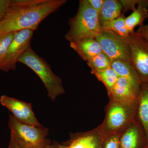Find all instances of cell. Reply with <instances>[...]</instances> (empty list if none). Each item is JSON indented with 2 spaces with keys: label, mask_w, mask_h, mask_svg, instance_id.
Wrapping results in <instances>:
<instances>
[{
  "label": "cell",
  "mask_w": 148,
  "mask_h": 148,
  "mask_svg": "<svg viewBox=\"0 0 148 148\" xmlns=\"http://www.w3.org/2000/svg\"><path fill=\"white\" fill-rule=\"evenodd\" d=\"M66 0H11L0 21V36L21 30L38 29L40 23L58 10Z\"/></svg>",
  "instance_id": "cell-1"
},
{
  "label": "cell",
  "mask_w": 148,
  "mask_h": 148,
  "mask_svg": "<svg viewBox=\"0 0 148 148\" xmlns=\"http://www.w3.org/2000/svg\"><path fill=\"white\" fill-rule=\"evenodd\" d=\"M137 99L121 101L110 99L102 124L96 130L102 139L109 135L121 134L135 119Z\"/></svg>",
  "instance_id": "cell-2"
},
{
  "label": "cell",
  "mask_w": 148,
  "mask_h": 148,
  "mask_svg": "<svg viewBox=\"0 0 148 148\" xmlns=\"http://www.w3.org/2000/svg\"><path fill=\"white\" fill-rule=\"evenodd\" d=\"M70 29L65 35L70 42L86 38H95L103 31L98 14L87 0H80L76 15L69 20Z\"/></svg>",
  "instance_id": "cell-3"
},
{
  "label": "cell",
  "mask_w": 148,
  "mask_h": 148,
  "mask_svg": "<svg viewBox=\"0 0 148 148\" xmlns=\"http://www.w3.org/2000/svg\"><path fill=\"white\" fill-rule=\"evenodd\" d=\"M18 62L26 65L39 77L48 92V96L54 101L65 92L62 80L54 73L49 64L34 52L30 47L18 59Z\"/></svg>",
  "instance_id": "cell-4"
},
{
  "label": "cell",
  "mask_w": 148,
  "mask_h": 148,
  "mask_svg": "<svg viewBox=\"0 0 148 148\" xmlns=\"http://www.w3.org/2000/svg\"><path fill=\"white\" fill-rule=\"evenodd\" d=\"M8 125L11 133L21 148H47L49 145L46 139L48 130L45 127L21 123L12 114H10Z\"/></svg>",
  "instance_id": "cell-5"
},
{
  "label": "cell",
  "mask_w": 148,
  "mask_h": 148,
  "mask_svg": "<svg viewBox=\"0 0 148 148\" xmlns=\"http://www.w3.org/2000/svg\"><path fill=\"white\" fill-rule=\"evenodd\" d=\"M95 39L100 44L103 52L112 62L121 61L131 63L128 39L125 38L112 31L105 29H103Z\"/></svg>",
  "instance_id": "cell-6"
},
{
  "label": "cell",
  "mask_w": 148,
  "mask_h": 148,
  "mask_svg": "<svg viewBox=\"0 0 148 148\" xmlns=\"http://www.w3.org/2000/svg\"><path fill=\"white\" fill-rule=\"evenodd\" d=\"M34 32L26 29L16 33L5 55L0 60V71L8 72L16 69L18 59L31 47Z\"/></svg>",
  "instance_id": "cell-7"
},
{
  "label": "cell",
  "mask_w": 148,
  "mask_h": 148,
  "mask_svg": "<svg viewBox=\"0 0 148 148\" xmlns=\"http://www.w3.org/2000/svg\"><path fill=\"white\" fill-rule=\"evenodd\" d=\"M131 63L142 84L148 83V43L134 33L128 38Z\"/></svg>",
  "instance_id": "cell-8"
},
{
  "label": "cell",
  "mask_w": 148,
  "mask_h": 148,
  "mask_svg": "<svg viewBox=\"0 0 148 148\" xmlns=\"http://www.w3.org/2000/svg\"><path fill=\"white\" fill-rule=\"evenodd\" d=\"M1 105L7 108L18 121L24 124L41 127L32 110V105L18 99L3 95L0 98Z\"/></svg>",
  "instance_id": "cell-9"
},
{
  "label": "cell",
  "mask_w": 148,
  "mask_h": 148,
  "mask_svg": "<svg viewBox=\"0 0 148 148\" xmlns=\"http://www.w3.org/2000/svg\"><path fill=\"white\" fill-rule=\"evenodd\" d=\"M146 141L145 135L136 119L122 133L119 148H145Z\"/></svg>",
  "instance_id": "cell-10"
},
{
  "label": "cell",
  "mask_w": 148,
  "mask_h": 148,
  "mask_svg": "<svg viewBox=\"0 0 148 148\" xmlns=\"http://www.w3.org/2000/svg\"><path fill=\"white\" fill-rule=\"evenodd\" d=\"M137 115L145 135L146 146L148 145V83L142 84L137 98Z\"/></svg>",
  "instance_id": "cell-11"
},
{
  "label": "cell",
  "mask_w": 148,
  "mask_h": 148,
  "mask_svg": "<svg viewBox=\"0 0 148 148\" xmlns=\"http://www.w3.org/2000/svg\"><path fill=\"white\" fill-rule=\"evenodd\" d=\"M70 46L86 61L103 52L100 44L95 38H86L70 42Z\"/></svg>",
  "instance_id": "cell-12"
},
{
  "label": "cell",
  "mask_w": 148,
  "mask_h": 148,
  "mask_svg": "<svg viewBox=\"0 0 148 148\" xmlns=\"http://www.w3.org/2000/svg\"><path fill=\"white\" fill-rule=\"evenodd\" d=\"M111 68L114 69L119 77L126 79L130 82L138 98L142 83L131 63L121 61H114L112 63Z\"/></svg>",
  "instance_id": "cell-13"
},
{
  "label": "cell",
  "mask_w": 148,
  "mask_h": 148,
  "mask_svg": "<svg viewBox=\"0 0 148 148\" xmlns=\"http://www.w3.org/2000/svg\"><path fill=\"white\" fill-rule=\"evenodd\" d=\"M110 99L116 101H130L137 99V96L130 82L126 79L119 77L109 92Z\"/></svg>",
  "instance_id": "cell-14"
},
{
  "label": "cell",
  "mask_w": 148,
  "mask_h": 148,
  "mask_svg": "<svg viewBox=\"0 0 148 148\" xmlns=\"http://www.w3.org/2000/svg\"><path fill=\"white\" fill-rule=\"evenodd\" d=\"M122 6L119 1L105 0L98 15L100 24L119 18L122 14Z\"/></svg>",
  "instance_id": "cell-15"
},
{
  "label": "cell",
  "mask_w": 148,
  "mask_h": 148,
  "mask_svg": "<svg viewBox=\"0 0 148 148\" xmlns=\"http://www.w3.org/2000/svg\"><path fill=\"white\" fill-rule=\"evenodd\" d=\"M102 138L95 130V132L80 136L75 139L69 148H102Z\"/></svg>",
  "instance_id": "cell-16"
},
{
  "label": "cell",
  "mask_w": 148,
  "mask_h": 148,
  "mask_svg": "<svg viewBox=\"0 0 148 148\" xmlns=\"http://www.w3.org/2000/svg\"><path fill=\"white\" fill-rule=\"evenodd\" d=\"M147 18V8L138 6L130 15L125 18V27L129 34L134 33V28L137 26H143L144 21Z\"/></svg>",
  "instance_id": "cell-17"
},
{
  "label": "cell",
  "mask_w": 148,
  "mask_h": 148,
  "mask_svg": "<svg viewBox=\"0 0 148 148\" xmlns=\"http://www.w3.org/2000/svg\"><path fill=\"white\" fill-rule=\"evenodd\" d=\"M125 18L124 14H122L119 18L104 22L100 25L103 29L112 31L123 38L128 39L130 34L125 27Z\"/></svg>",
  "instance_id": "cell-18"
},
{
  "label": "cell",
  "mask_w": 148,
  "mask_h": 148,
  "mask_svg": "<svg viewBox=\"0 0 148 148\" xmlns=\"http://www.w3.org/2000/svg\"><path fill=\"white\" fill-rule=\"evenodd\" d=\"M91 73L104 84L108 93L112 90L119 77L116 72L112 68L102 71H94L91 72Z\"/></svg>",
  "instance_id": "cell-19"
},
{
  "label": "cell",
  "mask_w": 148,
  "mask_h": 148,
  "mask_svg": "<svg viewBox=\"0 0 148 148\" xmlns=\"http://www.w3.org/2000/svg\"><path fill=\"white\" fill-rule=\"evenodd\" d=\"M86 62L92 72L111 68L112 61L106 53L102 52L90 58Z\"/></svg>",
  "instance_id": "cell-20"
},
{
  "label": "cell",
  "mask_w": 148,
  "mask_h": 148,
  "mask_svg": "<svg viewBox=\"0 0 148 148\" xmlns=\"http://www.w3.org/2000/svg\"><path fill=\"white\" fill-rule=\"evenodd\" d=\"M17 32H12L0 36V60L5 55Z\"/></svg>",
  "instance_id": "cell-21"
},
{
  "label": "cell",
  "mask_w": 148,
  "mask_h": 148,
  "mask_svg": "<svg viewBox=\"0 0 148 148\" xmlns=\"http://www.w3.org/2000/svg\"><path fill=\"white\" fill-rule=\"evenodd\" d=\"M123 8V14L129 10H135V5H142L148 7V0H120Z\"/></svg>",
  "instance_id": "cell-22"
},
{
  "label": "cell",
  "mask_w": 148,
  "mask_h": 148,
  "mask_svg": "<svg viewBox=\"0 0 148 148\" xmlns=\"http://www.w3.org/2000/svg\"><path fill=\"white\" fill-rule=\"evenodd\" d=\"M121 134H112L103 138L102 148H119Z\"/></svg>",
  "instance_id": "cell-23"
},
{
  "label": "cell",
  "mask_w": 148,
  "mask_h": 148,
  "mask_svg": "<svg viewBox=\"0 0 148 148\" xmlns=\"http://www.w3.org/2000/svg\"><path fill=\"white\" fill-rule=\"evenodd\" d=\"M11 0H0V21L4 17Z\"/></svg>",
  "instance_id": "cell-24"
},
{
  "label": "cell",
  "mask_w": 148,
  "mask_h": 148,
  "mask_svg": "<svg viewBox=\"0 0 148 148\" xmlns=\"http://www.w3.org/2000/svg\"><path fill=\"white\" fill-rule=\"evenodd\" d=\"M135 33L148 43V25L140 26Z\"/></svg>",
  "instance_id": "cell-25"
},
{
  "label": "cell",
  "mask_w": 148,
  "mask_h": 148,
  "mask_svg": "<svg viewBox=\"0 0 148 148\" xmlns=\"http://www.w3.org/2000/svg\"><path fill=\"white\" fill-rule=\"evenodd\" d=\"M90 5L94 9L98 15L101 12L105 0H87Z\"/></svg>",
  "instance_id": "cell-26"
},
{
  "label": "cell",
  "mask_w": 148,
  "mask_h": 148,
  "mask_svg": "<svg viewBox=\"0 0 148 148\" xmlns=\"http://www.w3.org/2000/svg\"><path fill=\"white\" fill-rule=\"evenodd\" d=\"M9 148H21L16 142L14 136L12 133H11L10 140Z\"/></svg>",
  "instance_id": "cell-27"
},
{
  "label": "cell",
  "mask_w": 148,
  "mask_h": 148,
  "mask_svg": "<svg viewBox=\"0 0 148 148\" xmlns=\"http://www.w3.org/2000/svg\"><path fill=\"white\" fill-rule=\"evenodd\" d=\"M59 148H69V147H66V146H61L59 147Z\"/></svg>",
  "instance_id": "cell-28"
},
{
  "label": "cell",
  "mask_w": 148,
  "mask_h": 148,
  "mask_svg": "<svg viewBox=\"0 0 148 148\" xmlns=\"http://www.w3.org/2000/svg\"><path fill=\"white\" fill-rule=\"evenodd\" d=\"M145 148H148V145L146 146Z\"/></svg>",
  "instance_id": "cell-29"
},
{
  "label": "cell",
  "mask_w": 148,
  "mask_h": 148,
  "mask_svg": "<svg viewBox=\"0 0 148 148\" xmlns=\"http://www.w3.org/2000/svg\"></svg>",
  "instance_id": "cell-30"
}]
</instances>
